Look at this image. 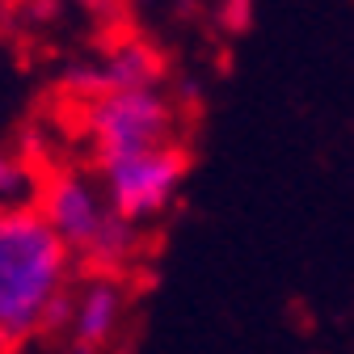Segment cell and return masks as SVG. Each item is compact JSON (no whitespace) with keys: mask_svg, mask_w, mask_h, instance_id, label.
I'll list each match as a JSON object with an SVG mask.
<instances>
[{"mask_svg":"<svg viewBox=\"0 0 354 354\" xmlns=\"http://www.w3.org/2000/svg\"><path fill=\"white\" fill-rule=\"evenodd\" d=\"M122 313H127V291L114 274H97L88 279L68 308V342L72 354H102L118 329H122Z\"/></svg>","mask_w":354,"mask_h":354,"instance_id":"obj_6","label":"cell"},{"mask_svg":"<svg viewBox=\"0 0 354 354\" xmlns=\"http://www.w3.org/2000/svg\"><path fill=\"white\" fill-rule=\"evenodd\" d=\"M38 211L64 241L72 261H84L97 274H118L140 253V228L110 207L97 177L76 169H55L38 182Z\"/></svg>","mask_w":354,"mask_h":354,"instance_id":"obj_2","label":"cell"},{"mask_svg":"<svg viewBox=\"0 0 354 354\" xmlns=\"http://www.w3.org/2000/svg\"><path fill=\"white\" fill-rule=\"evenodd\" d=\"M97 169V186L106 190L110 207L127 219V224H148L160 211L173 207L177 190L190 177V152L182 144H160L136 156H118Z\"/></svg>","mask_w":354,"mask_h":354,"instance_id":"obj_4","label":"cell"},{"mask_svg":"<svg viewBox=\"0 0 354 354\" xmlns=\"http://www.w3.org/2000/svg\"><path fill=\"white\" fill-rule=\"evenodd\" d=\"M84 5H88V9H102V5H106V0H84Z\"/></svg>","mask_w":354,"mask_h":354,"instance_id":"obj_8","label":"cell"},{"mask_svg":"<svg viewBox=\"0 0 354 354\" xmlns=\"http://www.w3.org/2000/svg\"><path fill=\"white\" fill-rule=\"evenodd\" d=\"M30 194H38L34 173H30L17 156L0 152V207H26Z\"/></svg>","mask_w":354,"mask_h":354,"instance_id":"obj_7","label":"cell"},{"mask_svg":"<svg viewBox=\"0 0 354 354\" xmlns=\"http://www.w3.org/2000/svg\"><path fill=\"white\" fill-rule=\"evenodd\" d=\"M173 127L177 114L160 88H127L84 102V140L93 148V165L173 144Z\"/></svg>","mask_w":354,"mask_h":354,"instance_id":"obj_3","label":"cell"},{"mask_svg":"<svg viewBox=\"0 0 354 354\" xmlns=\"http://www.w3.org/2000/svg\"><path fill=\"white\" fill-rule=\"evenodd\" d=\"M72 253L38 207H0V346L68 325Z\"/></svg>","mask_w":354,"mask_h":354,"instance_id":"obj_1","label":"cell"},{"mask_svg":"<svg viewBox=\"0 0 354 354\" xmlns=\"http://www.w3.org/2000/svg\"><path fill=\"white\" fill-rule=\"evenodd\" d=\"M160 76L165 64L148 42H114L97 59L76 64L68 72V88L80 102H88L102 93H127V88H160Z\"/></svg>","mask_w":354,"mask_h":354,"instance_id":"obj_5","label":"cell"}]
</instances>
